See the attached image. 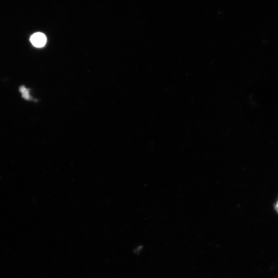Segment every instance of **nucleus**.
I'll list each match as a JSON object with an SVG mask.
<instances>
[{"instance_id":"7ed1b4c3","label":"nucleus","mask_w":278,"mask_h":278,"mask_svg":"<svg viewBox=\"0 0 278 278\" xmlns=\"http://www.w3.org/2000/svg\"><path fill=\"white\" fill-rule=\"evenodd\" d=\"M276 209L277 211L278 212V202H277L276 206Z\"/></svg>"},{"instance_id":"f257e3e1","label":"nucleus","mask_w":278,"mask_h":278,"mask_svg":"<svg viewBox=\"0 0 278 278\" xmlns=\"http://www.w3.org/2000/svg\"><path fill=\"white\" fill-rule=\"evenodd\" d=\"M30 41L35 47L42 48L46 43V37L44 34L38 32L33 35Z\"/></svg>"},{"instance_id":"f03ea898","label":"nucleus","mask_w":278,"mask_h":278,"mask_svg":"<svg viewBox=\"0 0 278 278\" xmlns=\"http://www.w3.org/2000/svg\"><path fill=\"white\" fill-rule=\"evenodd\" d=\"M19 91L22 94V98L27 100H30L31 97L29 94V89L26 88L24 86L20 87Z\"/></svg>"}]
</instances>
